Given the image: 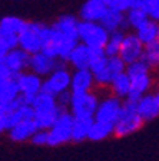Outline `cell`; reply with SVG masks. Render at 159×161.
Returning a JSON list of instances; mask_svg holds the SVG:
<instances>
[{
	"instance_id": "13",
	"label": "cell",
	"mask_w": 159,
	"mask_h": 161,
	"mask_svg": "<svg viewBox=\"0 0 159 161\" xmlns=\"http://www.w3.org/2000/svg\"><path fill=\"white\" fill-rule=\"evenodd\" d=\"M110 0H86L80 9V19L89 22H100L103 14L110 9Z\"/></svg>"
},
{
	"instance_id": "12",
	"label": "cell",
	"mask_w": 159,
	"mask_h": 161,
	"mask_svg": "<svg viewBox=\"0 0 159 161\" xmlns=\"http://www.w3.org/2000/svg\"><path fill=\"white\" fill-rule=\"evenodd\" d=\"M17 82H19L20 94H23L30 104L33 102L36 95L39 92H42L43 80L40 79V75L34 74V72H32V74H23V72L19 74Z\"/></svg>"
},
{
	"instance_id": "19",
	"label": "cell",
	"mask_w": 159,
	"mask_h": 161,
	"mask_svg": "<svg viewBox=\"0 0 159 161\" xmlns=\"http://www.w3.org/2000/svg\"><path fill=\"white\" fill-rule=\"evenodd\" d=\"M90 59H92V53H90V47L87 45L79 43L75 46L72 50V53L69 56V62L75 69H89L90 68Z\"/></svg>"
},
{
	"instance_id": "21",
	"label": "cell",
	"mask_w": 159,
	"mask_h": 161,
	"mask_svg": "<svg viewBox=\"0 0 159 161\" xmlns=\"http://www.w3.org/2000/svg\"><path fill=\"white\" fill-rule=\"evenodd\" d=\"M136 36L142 40L143 45L152 43L155 40H158V33H159V22L152 19H148L142 26H139L135 30Z\"/></svg>"
},
{
	"instance_id": "36",
	"label": "cell",
	"mask_w": 159,
	"mask_h": 161,
	"mask_svg": "<svg viewBox=\"0 0 159 161\" xmlns=\"http://www.w3.org/2000/svg\"><path fill=\"white\" fill-rule=\"evenodd\" d=\"M9 46L6 45V42H4V39H3V36L0 35V60H3L4 59V56L7 55V52H9Z\"/></svg>"
},
{
	"instance_id": "27",
	"label": "cell",
	"mask_w": 159,
	"mask_h": 161,
	"mask_svg": "<svg viewBox=\"0 0 159 161\" xmlns=\"http://www.w3.org/2000/svg\"><path fill=\"white\" fill-rule=\"evenodd\" d=\"M123 39H125V33L123 30H116V32H112L109 35V39L105 45V52L108 56H118L120 52V47H122Z\"/></svg>"
},
{
	"instance_id": "38",
	"label": "cell",
	"mask_w": 159,
	"mask_h": 161,
	"mask_svg": "<svg viewBox=\"0 0 159 161\" xmlns=\"http://www.w3.org/2000/svg\"><path fill=\"white\" fill-rule=\"evenodd\" d=\"M155 98H156V101H158V104H159V91L155 94Z\"/></svg>"
},
{
	"instance_id": "17",
	"label": "cell",
	"mask_w": 159,
	"mask_h": 161,
	"mask_svg": "<svg viewBox=\"0 0 159 161\" xmlns=\"http://www.w3.org/2000/svg\"><path fill=\"white\" fill-rule=\"evenodd\" d=\"M138 112L145 121H152L159 117V104L155 98V94H145L139 101H138Z\"/></svg>"
},
{
	"instance_id": "25",
	"label": "cell",
	"mask_w": 159,
	"mask_h": 161,
	"mask_svg": "<svg viewBox=\"0 0 159 161\" xmlns=\"http://www.w3.org/2000/svg\"><path fill=\"white\" fill-rule=\"evenodd\" d=\"M110 88H112L115 97L120 98V99H125V98L129 95L130 88H132V82H130L129 75L126 74V70L122 72L120 75H118V76L112 80Z\"/></svg>"
},
{
	"instance_id": "7",
	"label": "cell",
	"mask_w": 159,
	"mask_h": 161,
	"mask_svg": "<svg viewBox=\"0 0 159 161\" xmlns=\"http://www.w3.org/2000/svg\"><path fill=\"white\" fill-rule=\"evenodd\" d=\"M70 84H72V75L63 65H60L50 75H47L46 80H43L42 91L53 97H57L59 94L70 89Z\"/></svg>"
},
{
	"instance_id": "29",
	"label": "cell",
	"mask_w": 159,
	"mask_h": 161,
	"mask_svg": "<svg viewBox=\"0 0 159 161\" xmlns=\"http://www.w3.org/2000/svg\"><path fill=\"white\" fill-rule=\"evenodd\" d=\"M142 59L145 60L151 68L159 66V40H155L152 43L145 45Z\"/></svg>"
},
{
	"instance_id": "32",
	"label": "cell",
	"mask_w": 159,
	"mask_h": 161,
	"mask_svg": "<svg viewBox=\"0 0 159 161\" xmlns=\"http://www.w3.org/2000/svg\"><path fill=\"white\" fill-rule=\"evenodd\" d=\"M142 7L149 19L159 22V0H142Z\"/></svg>"
},
{
	"instance_id": "22",
	"label": "cell",
	"mask_w": 159,
	"mask_h": 161,
	"mask_svg": "<svg viewBox=\"0 0 159 161\" xmlns=\"http://www.w3.org/2000/svg\"><path fill=\"white\" fill-rule=\"evenodd\" d=\"M93 121H95V118H75L73 131H72V141L80 142L83 140H87Z\"/></svg>"
},
{
	"instance_id": "15",
	"label": "cell",
	"mask_w": 159,
	"mask_h": 161,
	"mask_svg": "<svg viewBox=\"0 0 159 161\" xmlns=\"http://www.w3.org/2000/svg\"><path fill=\"white\" fill-rule=\"evenodd\" d=\"M95 75L90 69H76L72 75V84H70V91L72 94H83L89 92L95 84Z\"/></svg>"
},
{
	"instance_id": "8",
	"label": "cell",
	"mask_w": 159,
	"mask_h": 161,
	"mask_svg": "<svg viewBox=\"0 0 159 161\" xmlns=\"http://www.w3.org/2000/svg\"><path fill=\"white\" fill-rule=\"evenodd\" d=\"M65 60H57L56 58L47 56L46 53H43L42 50L36 52V53L30 55V60H29V69L34 74L40 75V76H47L56 69L57 66L63 65Z\"/></svg>"
},
{
	"instance_id": "35",
	"label": "cell",
	"mask_w": 159,
	"mask_h": 161,
	"mask_svg": "<svg viewBox=\"0 0 159 161\" xmlns=\"http://www.w3.org/2000/svg\"><path fill=\"white\" fill-rule=\"evenodd\" d=\"M72 97H73L72 91H69V89L65 91V92H62V94H59V95L56 97L57 104H59L62 108L70 107V102H72Z\"/></svg>"
},
{
	"instance_id": "3",
	"label": "cell",
	"mask_w": 159,
	"mask_h": 161,
	"mask_svg": "<svg viewBox=\"0 0 159 161\" xmlns=\"http://www.w3.org/2000/svg\"><path fill=\"white\" fill-rule=\"evenodd\" d=\"M47 29H49V26H45L42 23L27 22L24 29L19 35V46L26 52H29L30 55L40 52Z\"/></svg>"
},
{
	"instance_id": "18",
	"label": "cell",
	"mask_w": 159,
	"mask_h": 161,
	"mask_svg": "<svg viewBox=\"0 0 159 161\" xmlns=\"http://www.w3.org/2000/svg\"><path fill=\"white\" fill-rule=\"evenodd\" d=\"M79 23L80 20H77L72 14H63L53 23V29H56L59 33L65 35V36L73 37V39L79 40Z\"/></svg>"
},
{
	"instance_id": "30",
	"label": "cell",
	"mask_w": 159,
	"mask_h": 161,
	"mask_svg": "<svg viewBox=\"0 0 159 161\" xmlns=\"http://www.w3.org/2000/svg\"><path fill=\"white\" fill-rule=\"evenodd\" d=\"M130 82H132L130 91L145 95V94H148V89L151 88V82L152 80H151L149 72H148V74H140V75H136V76H132L130 78Z\"/></svg>"
},
{
	"instance_id": "10",
	"label": "cell",
	"mask_w": 159,
	"mask_h": 161,
	"mask_svg": "<svg viewBox=\"0 0 159 161\" xmlns=\"http://www.w3.org/2000/svg\"><path fill=\"white\" fill-rule=\"evenodd\" d=\"M128 65L125 64V60L118 55V56H108V64L100 72L95 75V80L99 85H110L112 80L115 79L118 75L126 70Z\"/></svg>"
},
{
	"instance_id": "34",
	"label": "cell",
	"mask_w": 159,
	"mask_h": 161,
	"mask_svg": "<svg viewBox=\"0 0 159 161\" xmlns=\"http://www.w3.org/2000/svg\"><path fill=\"white\" fill-rule=\"evenodd\" d=\"M132 3H133V0H110L109 6H110V9H115L118 12L126 13L129 9H132Z\"/></svg>"
},
{
	"instance_id": "16",
	"label": "cell",
	"mask_w": 159,
	"mask_h": 161,
	"mask_svg": "<svg viewBox=\"0 0 159 161\" xmlns=\"http://www.w3.org/2000/svg\"><path fill=\"white\" fill-rule=\"evenodd\" d=\"M99 23L102 25L109 33L116 32V30H122V29L129 27L128 20H126V13H123V12H118V10H115V9L108 10V12L103 14V17L100 19Z\"/></svg>"
},
{
	"instance_id": "1",
	"label": "cell",
	"mask_w": 159,
	"mask_h": 161,
	"mask_svg": "<svg viewBox=\"0 0 159 161\" xmlns=\"http://www.w3.org/2000/svg\"><path fill=\"white\" fill-rule=\"evenodd\" d=\"M32 107L34 109V121L39 130H50L59 118L60 112L66 109L57 104L56 97L43 91L36 95V98L32 102Z\"/></svg>"
},
{
	"instance_id": "11",
	"label": "cell",
	"mask_w": 159,
	"mask_h": 161,
	"mask_svg": "<svg viewBox=\"0 0 159 161\" xmlns=\"http://www.w3.org/2000/svg\"><path fill=\"white\" fill-rule=\"evenodd\" d=\"M120 109H122V101H120V98L109 97L99 102L96 114H95V119L115 124L116 119L119 118Z\"/></svg>"
},
{
	"instance_id": "4",
	"label": "cell",
	"mask_w": 159,
	"mask_h": 161,
	"mask_svg": "<svg viewBox=\"0 0 159 161\" xmlns=\"http://www.w3.org/2000/svg\"><path fill=\"white\" fill-rule=\"evenodd\" d=\"M109 32L99 22L80 20L79 23V40L89 47H105L109 39Z\"/></svg>"
},
{
	"instance_id": "37",
	"label": "cell",
	"mask_w": 159,
	"mask_h": 161,
	"mask_svg": "<svg viewBox=\"0 0 159 161\" xmlns=\"http://www.w3.org/2000/svg\"><path fill=\"white\" fill-rule=\"evenodd\" d=\"M7 130V112H0V132Z\"/></svg>"
},
{
	"instance_id": "39",
	"label": "cell",
	"mask_w": 159,
	"mask_h": 161,
	"mask_svg": "<svg viewBox=\"0 0 159 161\" xmlns=\"http://www.w3.org/2000/svg\"><path fill=\"white\" fill-rule=\"evenodd\" d=\"M158 40H159V33H158Z\"/></svg>"
},
{
	"instance_id": "2",
	"label": "cell",
	"mask_w": 159,
	"mask_h": 161,
	"mask_svg": "<svg viewBox=\"0 0 159 161\" xmlns=\"http://www.w3.org/2000/svg\"><path fill=\"white\" fill-rule=\"evenodd\" d=\"M145 121L138 112L136 102H132L129 99H125L122 102L119 118L115 122V134L118 137H126L139 130Z\"/></svg>"
},
{
	"instance_id": "28",
	"label": "cell",
	"mask_w": 159,
	"mask_h": 161,
	"mask_svg": "<svg viewBox=\"0 0 159 161\" xmlns=\"http://www.w3.org/2000/svg\"><path fill=\"white\" fill-rule=\"evenodd\" d=\"M148 19H149V16H148V13L145 12V9H143L142 6L132 7V9H129L126 12L128 25H129V27H132V29H135V30L139 26H142Z\"/></svg>"
},
{
	"instance_id": "20",
	"label": "cell",
	"mask_w": 159,
	"mask_h": 161,
	"mask_svg": "<svg viewBox=\"0 0 159 161\" xmlns=\"http://www.w3.org/2000/svg\"><path fill=\"white\" fill-rule=\"evenodd\" d=\"M37 130H39V127H37L34 118H30V119H24L10 128L9 137L13 141H26L29 138H32V135Z\"/></svg>"
},
{
	"instance_id": "5",
	"label": "cell",
	"mask_w": 159,
	"mask_h": 161,
	"mask_svg": "<svg viewBox=\"0 0 159 161\" xmlns=\"http://www.w3.org/2000/svg\"><path fill=\"white\" fill-rule=\"evenodd\" d=\"M73 122H75V117L72 112H67L66 109H63L60 112L59 118L56 122L53 124V127L49 131V144L47 145H60L65 144L67 141L72 140V131H73Z\"/></svg>"
},
{
	"instance_id": "31",
	"label": "cell",
	"mask_w": 159,
	"mask_h": 161,
	"mask_svg": "<svg viewBox=\"0 0 159 161\" xmlns=\"http://www.w3.org/2000/svg\"><path fill=\"white\" fill-rule=\"evenodd\" d=\"M149 69H151L149 65L146 64L143 59H139V60H135V62H132V64H129L126 66V74L132 78V76H136V75H140V74H148Z\"/></svg>"
},
{
	"instance_id": "14",
	"label": "cell",
	"mask_w": 159,
	"mask_h": 161,
	"mask_svg": "<svg viewBox=\"0 0 159 161\" xmlns=\"http://www.w3.org/2000/svg\"><path fill=\"white\" fill-rule=\"evenodd\" d=\"M29 60H30V53L19 46L9 50L7 55L4 56L3 62L10 69L12 74H22L26 68H29Z\"/></svg>"
},
{
	"instance_id": "23",
	"label": "cell",
	"mask_w": 159,
	"mask_h": 161,
	"mask_svg": "<svg viewBox=\"0 0 159 161\" xmlns=\"http://www.w3.org/2000/svg\"><path fill=\"white\" fill-rule=\"evenodd\" d=\"M110 134H115V124L112 122H105V121H98L95 119L92 124L89 132V138L90 141H102L105 138H108Z\"/></svg>"
},
{
	"instance_id": "24",
	"label": "cell",
	"mask_w": 159,
	"mask_h": 161,
	"mask_svg": "<svg viewBox=\"0 0 159 161\" xmlns=\"http://www.w3.org/2000/svg\"><path fill=\"white\" fill-rule=\"evenodd\" d=\"M30 118H34V109L30 104L23 105V107L17 108V109L9 111L7 112V131L16 124H19L24 119H30Z\"/></svg>"
},
{
	"instance_id": "26",
	"label": "cell",
	"mask_w": 159,
	"mask_h": 161,
	"mask_svg": "<svg viewBox=\"0 0 159 161\" xmlns=\"http://www.w3.org/2000/svg\"><path fill=\"white\" fill-rule=\"evenodd\" d=\"M27 22L20 19L17 16H6L0 19V32L2 33H13L20 35V32L24 29Z\"/></svg>"
},
{
	"instance_id": "6",
	"label": "cell",
	"mask_w": 159,
	"mask_h": 161,
	"mask_svg": "<svg viewBox=\"0 0 159 161\" xmlns=\"http://www.w3.org/2000/svg\"><path fill=\"white\" fill-rule=\"evenodd\" d=\"M99 99L92 92H83V94H73L70 102V112L75 118H95Z\"/></svg>"
},
{
	"instance_id": "33",
	"label": "cell",
	"mask_w": 159,
	"mask_h": 161,
	"mask_svg": "<svg viewBox=\"0 0 159 161\" xmlns=\"http://www.w3.org/2000/svg\"><path fill=\"white\" fill-rule=\"evenodd\" d=\"M32 142L34 145H47L49 144V131L47 130H37L32 135Z\"/></svg>"
},
{
	"instance_id": "9",
	"label": "cell",
	"mask_w": 159,
	"mask_h": 161,
	"mask_svg": "<svg viewBox=\"0 0 159 161\" xmlns=\"http://www.w3.org/2000/svg\"><path fill=\"white\" fill-rule=\"evenodd\" d=\"M143 49H145V45L142 43V40L139 37L136 36V33H128L125 35L119 56L125 60L126 65H129L135 60L142 59Z\"/></svg>"
}]
</instances>
